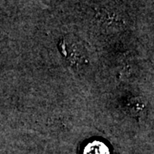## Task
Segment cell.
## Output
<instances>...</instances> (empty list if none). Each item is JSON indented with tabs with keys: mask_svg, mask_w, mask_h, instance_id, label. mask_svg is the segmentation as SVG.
I'll use <instances>...</instances> for the list:
<instances>
[{
	"mask_svg": "<svg viewBox=\"0 0 154 154\" xmlns=\"http://www.w3.org/2000/svg\"><path fill=\"white\" fill-rule=\"evenodd\" d=\"M59 51L64 59L74 68H82L88 62V52L83 43L75 37L68 36L60 40Z\"/></svg>",
	"mask_w": 154,
	"mask_h": 154,
	"instance_id": "cell-1",
	"label": "cell"
},
{
	"mask_svg": "<svg viewBox=\"0 0 154 154\" xmlns=\"http://www.w3.org/2000/svg\"><path fill=\"white\" fill-rule=\"evenodd\" d=\"M84 154H109V149L102 142L94 141L86 146Z\"/></svg>",
	"mask_w": 154,
	"mask_h": 154,
	"instance_id": "cell-2",
	"label": "cell"
},
{
	"mask_svg": "<svg viewBox=\"0 0 154 154\" xmlns=\"http://www.w3.org/2000/svg\"><path fill=\"white\" fill-rule=\"evenodd\" d=\"M49 1H53V2H57V1H61V0H49Z\"/></svg>",
	"mask_w": 154,
	"mask_h": 154,
	"instance_id": "cell-3",
	"label": "cell"
}]
</instances>
